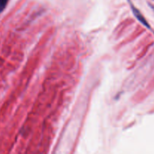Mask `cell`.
I'll list each match as a JSON object with an SVG mask.
<instances>
[{"mask_svg":"<svg viewBox=\"0 0 154 154\" xmlns=\"http://www.w3.org/2000/svg\"><path fill=\"white\" fill-rule=\"evenodd\" d=\"M9 0H0V14L5 10Z\"/></svg>","mask_w":154,"mask_h":154,"instance_id":"cell-1","label":"cell"}]
</instances>
